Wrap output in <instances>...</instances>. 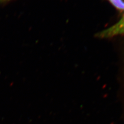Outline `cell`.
<instances>
[{
  "label": "cell",
  "instance_id": "cell-1",
  "mask_svg": "<svg viewBox=\"0 0 124 124\" xmlns=\"http://www.w3.org/2000/svg\"><path fill=\"white\" fill-rule=\"evenodd\" d=\"M123 34H124V15L115 24L110 28L101 31L98 34V36L100 38H106Z\"/></svg>",
  "mask_w": 124,
  "mask_h": 124
},
{
  "label": "cell",
  "instance_id": "cell-2",
  "mask_svg": "<svg viewBox=\"0 0 124 124\" xmlns=\"http://www.w3.org/2000/svg\"><path fill=\"white\" fill-rule=\"evenodd\" d=\"M116 8L124 10V0H108Z\"/></svg>",
  "mask_w": 124,
  "mask_h": 124
}]
</instances>
